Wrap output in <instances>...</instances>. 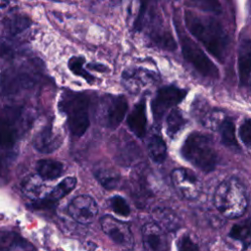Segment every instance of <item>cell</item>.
Masks as SVG:
<instances>
[{"instance_id": "1", "label": "cell", "mask_w": 251, "mask_h": 251, "mask_svg": "<svg viewBox=\"0 0 251 251\" xmlns=\"http://www.w3.org/2000/svg\"><path fill=\"white\" fill-rule=\"evenodd\" d=\"M184 23L189 32L200 41L219 62L225 63L228 52V35L222 24L212 16L184 10Z\"/></svg>"}, {"instance_id": "2", "label": "cell", "mask_w": 251, "mask_h": 251, "mask_svg": "<svg viewBox=\"0 0 251 251\" xmlns=\"http://www.w3.org/2000/svg\"><path fill=\"white\" fill-rule=\"evenodd\" d=\"M29 116L21 106H5L0 109V155L12 153L17 142L27 129Z\"/></svg>"}, {"instance_id": "3", "label": "cell", "mask_w": 251, "mask_h": 251, "mask_svg": "<svg viewBox=\"0 0 251 251\" xmlns=\"http://www.w3.org/2000/svg\"><path fill=\"white\" fill-rule=\"evenodd\" d=\"M180 154L184 160L204 173L215 170L218 154L209 135L199 131L191 132L180 147Z\"/></svg>"}, {"instance_id": "4", "label": "cell", "mask_w": 251, "mask_h": 251, "mask_svg": "<svg viewBox=\"0 0 251 251\" xmlns=\"http://www.w3.org/2000/svg\"><path fill=\"white\" fill-rule=\"evenodd\" d=\"M216 209L227 219L241 217L247 209V198L241 183L234 177L223 180L214 192Z\"/></svg>"}, {"instance_id": "5", "label": "cell", "mask_w": 251, "mask_h": 251, "mask_svg": "<svg viewBox=\"0 0 251 251\" xmlns=\"http://www.w3.org/2000/svg\"><path fill=\"white\" fill-rule=\"evenodd\" d=\"M60 111L68 119V126L73 135L81 136L89 126V100L80 92L66 91L59 101Z\"/></svg>"}, {"instance_id": "6", "label": "cell", "mask_w": 251, "mask_h": 251, "mask_svg": "<svg viewBox=\"0 0 251 251\" xmlns=\"http://www.w3.org/2000/svg\"><path fill=\"white\" fill-rule=\"evenodd\" d=\"M176 28L180 43L181 53L186 62H188L202 76L213 79L219 78V69L202 48L184 32L179 24L176 23Z\"/></svg>"}, {"instance_id": "7", "label": "cell", "mask_w": 251, "mask_h": 251, "mask_svg": "<svg viewBox=\"0 0 251 251\" xmlns=\"http://www.w3.org/2000/svg\"><path fill=\"white\" fill-rule=\"evenodd\" d=\"M36 83L35 74L24 67L5 71L0 79V93L3 96L19 95L32 88Z\"/></svg>"}, {"instance_id": "8", "label": "cell", "mask_w": 251, "mask_h": 251, "mask_svg": "<svg viewBox=\"0 0 251 251\" xmlns=\"http://www.w3.org/2000/svg\"><path fill=\"white\" fill-rule=\"evenodd\" d=\"M127 108L128 105L125 96L107 95L101 100L98 110V121L103 126L114 129L124 120Z\"/></svg>"}, {"instance_id": "9", "label": "cell", "mask_w": 251, "mask_h": 251, "mask_svg": "<svg viewBox=\"0 0 251 251\" xmlns=\"http://www.w3.org/2000/svg\"><path fill=\"white\" fill-rule=\"evenodd\" d=\"M187 91L175 85H167L158 89L155 97L151 102V110L154 121L159 123L166 112L178 103L186 96Z\"/></svg>"}, {"instance_id": "10", "label": "cell", "mask_w": 251, "mask_h": 251, "mask_svg": "<svg viewBox=\"0 0 251 251\" xmlns=\"http://www.w3.org/2000/svg\"><path fill=\"white\" fill-rule=\"evenodd\" d=\"M100 226L104 233L119 247L129 250L133 246V236L129 226L112 216L100 219Z\"/></svg>"}, {"instance_id": "11", "label": "cell", "mask_w": 251, "mask_h": 251, "mask_svg": "<svg viewBox=\"0 0 251 251\" xmlns=\"http://www.w3.org/2000/svg\"><path fill=\"white\" fill-rule=\"evenodd\" d=\"M176 190L187 200H195L201 193V182L195 174L185 168H176L171 174Z\"/></svg>"}, {"instance_id": "12", "label": "cell", "mask_w": 251, "mask_h": 251, "mask_svg": "<svg viewBox=\"0 0 251 251\" xmlns=\"http://www.w3.org/2000/svg\"><path fill=\"white\" fill-rule=\"evenodd\" d=\"M68 213L77 223L88 225L95 220L98 214V206L91 196L78 195L70 202Z\"/></svg>"}, {"instance_id": "13", "label": "cell", "mask_w": 251, "mask_h": 251, "mask_svg": "<svg viewBox=\"0 0 251 251\" xmlns=\"http://www.w3.org/2000/svg\"><path fill=\"white\" fill-rule=\"evenodd\" d=\"M143 251H168V240L165 231L154 222L142 226Z\"/></svg>"}, {"instance_id": "14", "label": "cell", "mask_w": 251, "mask_h": 251, "mask_svg": "<svg viewBox=\"0 0 251 251\" xmlns=\"http://www.w3.org/2000/svg\"><path fill=\"white\" fill-rule=\"evenodd\" d=\"M155 75L145 69L135 68L126 70L122 75L123 84L131 93H137L155 81Z\"/></svg>"}, {"instance_id": "15", "label": "cell", "mask_w": 251, "mask_h": 251, "mask_svg": "<svg viewBox=\"0 0 251 251\" xmlns=\"http://www.w3.org/2000/svg\"><path fill=\"white\" fill-rule=\"evenodd\" d=\"M62 142L61 133L52 125H49L36 133L33 138V147L42 154H50L56 151Z\"/></svg>"}, {"instance_id": "16", "label": "cell", "mask_w": 251, "mask_h": 251, "mask_svg": "<svg viewBox=\"0 0 251 251\" xmlns=\"http://www.w3.org/2000/svg\"><path fill=\"white\" fill-rule=\"evenodd\" d=\"M31 22L28 17L21 14H13L4 18L0 24V30L4 37L13 38L28 29Z\"/></svg>"}, {"instance_id": "17", "label": "cell", "mask_w": 251, "mask_h": 251, "mask_svg": "<svg viewBox=\"0 0 251 251\" xmlns=\"http://www.w3.org/2000/svg\"><path fill=\"white\" fill-rule=\"evenodd\" d=\"M237 54L239 83L240 86H244L251 75V39L244 38L240 41Z\"/></svg>"}, {"instance_id": "18", "label": "cell", "mask_w": 251, "mask_h": 251, "mask_svg": "<svg viewBox=\"0 0 251 251\" xmlns=\"http://www.w3.org/2000/svg\"><path fill=\"white\" fill-rule=\"evenodd\" d=\"M195 111L199 122L207 128L212 130H218L222 123L225 121L226 114L220 109H209L206 104L195 101Z\"/></svg>"}, {"instance_id": "19", "label": "cell", "mask_w": 251, "mask_h": 251, "mask_svg": "<svg viewBox=\"0 0 251 251\" xmlns=\"http://www.w3.org/2000/svg\"><path fill=\"white\" fill-rule=\"evenodd\" d=\"M128 128L137 137L143 138L146 134V107L145 101L141 100L139 103L134 105L133 109L127 116L126 120Z\"/></svg>"}, {"instance_id": "20", "label": "cell", "mask_w": 251, "mask_h": 251, "mask_svg": "<svg viewBox=\"0 0 251 251\" xmlns=\"http://www.w3.org/2000/svg\"><path fill=\"white\" fill-rule=\"evenodd\" d=\"M154 223L164 231H175L180 226V220L177 215L168 208H156L152 212Z\"/></svg>"}, {"instance_id": "21", "label": "cell", "mask_w": 251, "mask_h": 251, "mask_svg": "<svg viewBox=\"0 0 251 251\" xmlns=\"http://www.w3.org/2000/svg\"><path fill=\"white\" fill-rule=\"evenodd\" d=\"M21 188L23 193L29 199L33 200L34 202L43 199L42 195L44 192L45 185L43 183V179L38 175L27 176L23 180Z\"/></svg>"}, {"instance_id": "22", "label": "cell", "mask_w": 251, "mask_h": 251, "mask_svg": "<svg viewBox=\"0 0 251 251\" xmlns=\"http://www.w3.org/2000/svg\"><path fill=\"white\" fill-rule=\"evenodd\" d=\"M63 170L64 167L61 162L51 159H42L36 164L37 175L43 180H52L58 178L62 176Z\"/></svg>"}, {"instance_id": "23", "label": "cell", "mask_w": 251, "mask_h": 251, "mask_svg": "<svg viewBox=\"0 0 251 251\" xmlns=\"http://www.w3.org/2000/svg\"><path fill=\"white\" fill-rule=\"evenodd\" d=\"M218 131L220 132L221 142L227 148L233 151H239L240 147L235 136V126L230 118H226L220 126Z\"/></svg>"}, {"instance_id": "24", "label": "cell", "mask_w": 251, "mask_h": 251, "mask_svg": "<svg viewBox=\"0 0 251 251\" xmlns=\"http://www.w3.org/2000/svg\"><path fill=\"white\" fill-rule=\"evenodd\" d=\"M187 123L186 118L180 110L172 109L166 119V132L170 138H175L184 128Z\"/></svg>"}, {"instance_id": "25", "label": "cell", "mask_w": 251, "mask_h": 251, "mask_svg": "<svg viewBox=\"0 0 251 251\" xmlns=\"http://www.w3.org/2000/svg\"><path fill=\"white\" fill-rule=\"evenodd\" d=\"M0 243L2 249L6 251H33V247L15 232L3 233L2 237L0 238Z\"/></svg>"}, {"instance_id": "26", "label": "cell", "mask_w": 251, "mask_h": 251, "mask_svg": "<svg viewBox=\"0 0 251 251\" xmlns=\"http://www.w3.org/2000/svg\"><path fill=\"white\" fill-rule=\"evenodd\" d=\"M147 152L155 163H163L167 157V145L158 134H153L147 141Z\"/></svg>"}, {"instance_id": "27", "label": "cell", "mask_w": 251, "mask_h": 251, "mask_svg": "<svg viewBox=\"0 0 251 251\" xmlns=\"http://www.w3.org/2000/svg\"><path fill=\"white\" fill-rule=\"evenodd\" d=\"M95 176L100 184L109 190L115 189L120 182L119 174L109 167L99 168L95 172Z\"/></svg>"}, {"instance_id": "28", "label": "cell", "mask_w": 251, "mask_h": 251, "mask_svg": "<svg viewBox=\"0 0 251 251\" xmlns=\"http://www.w3.org/2000/svg\"><path fill=\"white\" fill-rule=\"evenodd\" d=\"M76 185V178L73 176H68L64 178L58 185H56L53 190L45 197L52 202H56L57 200L63 198L67 194H69Z\"/></svg>"}, {"instance_id": "29", "label": "cell", "mask_w": 251, "mask_h": 251, "mask_svg": "<svg viewBox=\"0 0 251 251\" xmlns=\"http://www.w3.org/2000/svg\"><path fill=\"white\" fill-rule=\"evenodd\" d=\"M229 236L241 241L244 245L251 243V222L246 221L234 225L229 232Z\"/></svg>"}, {"instance_id": "30", "label": "cell", "mask_w": 251, "mask_h": 251, "mask_svg": "<svg viewBox=\"0 0 251 251\" xmlns=\"http://www.w3.org/2000/svg\"><path fill=\"white\" fill-rule=\"evenodd\" d=\"M85 60L83 57L80 56H74L69 60V68L70 70L76 75L82 76L84 79H86L89 83L93 82L95 77L93 75H91L90 74H88L84 69H83V64H84Z\"/></svg>"}, {"instance_id": "31", "label": "cell", "mask_w": 251, "mask_h": 251, "mask_svg": "<svg viewBox=\"0 0 251 251\" xmlns=\"http://www.w3.org/2000/svg\"><path fill=\"white\" fill-rule=\"evenodd\" d=\"M110 206L112 210L123 217H127L130 214V208L127 204V202L119 195H116L110 199Z\"/></svg>"}, {"instance_id": "32", "label": "cell", "mask_w": 251, "mask_h": 251, "mask_svg": "<svg viewBox=\"0 0 251 251\" xmlns=\"http://www.w3.org/2000/svg\"><path fill=\"white\" fill-rule=\"evenodd\" d=\"M238 135L245 146L251 147V119L243 121L239 126Z\"/></svg>"}, {"instance_id": "33", "label": "cell", "mask_w": 251, "mask_h": 251, "mask_svg": "<svg viewBox=\"0 0 251 251\" xmlns=\"http://www.w3.org/2000/svg\"><path fill=\"white\" fill-rule=\"evenodd\" d=\"M190 6L197 7L199 9H202L207 12L212 13H220L221 12V5L217 1H193L187 3Z\"/></svg>"}, {"instance_id": "34", "label": "cell", "mask_w": 251, "mask_h": 251, "mask_svg": "<svg viewBox=\"0 0 251 251\" xmlns=\"http://www.w3.org/2000/svg\"><path fill=\"white\" fill-rule=\"evenodd\" d=\"M177 251H199V248L189 235L183 234L177 241Z\"/></svg>"}, {"instance_id": "35", "label": "cell", "mask_w": 251, "mask_h": 251, "mask_svg": "<svg viewBox=\"0 0 251 251\" xmlns=\"http://www.w3.org/2000/svg\"><path fill=\"white\" fill-rule=\"evenodd\" d=\"M88 69L90 70H94V71H97V72H106L108 69L102 65V64H96V63H91V64H88L86 66Z\"/></svg>"}, {"instance_id": "36", "label": "cell", "mask_w": 251, "mask_h": 251, "mask_svg": "<svg viewBox=\"0 0 251 251\" xmlns=\"http://www.w3.org/2000/svg\"><path fill=\"white\" fill-rule=\"evenodd\" d=\"M8 4H9V2H0V6H2V7H5Z\"/></svg>"}, {"instance_id": "37", "label": "cell", "mask_w": 251, "mask_h": 251, "mask_svg": "<svg viewBox=\"0 0 251 251\" xmlns=\"http://www.w3.org/2000/svg\"><path fill=\"white\" fill-rule=\"evenodd\" d=\"M0 169H1V163H0Z\"/></svg>"}]
</instances>
